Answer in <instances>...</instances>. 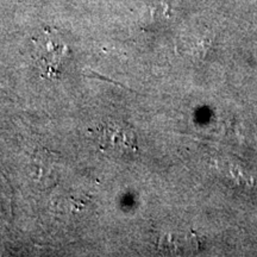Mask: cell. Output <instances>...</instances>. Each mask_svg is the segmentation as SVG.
I'll return each mask as SVG.
<instances>
[{
  "mask_svg": "<svg viewBox=\"0 0 257 257\" xmlns=\"http://www.w3.org/2000/svg\"><path fill=\"white\" fill-rule=\"evenodd\" d=\"M63 50L64 46L56 44V42L53 40H44L41 42L38 47V54H40V60L43 63V68L53 73V70H55L56 67L61 63Z\"/></svg>",
  "mask_w": 257,
  "mask_h": 257,
  "instance_id": "obj_2",
  "label": "cell"
},
{
  "mask_svg": "<svg viewBox=\"0 0 257 257\" xmlns=\"http://www.w3.org/2000/svg\"><path fill=\"white\" fill-rule=\"evenodd\" d=\"M95 140L102 152L114 156H131L137 153V136L124 123L110 121L96 128Z\"/></svg>",
  "mask_w": 257,
  "mask_h": 257,
  "instance_id": "obj_1",
  "label": "cell"
}]
</instances>
